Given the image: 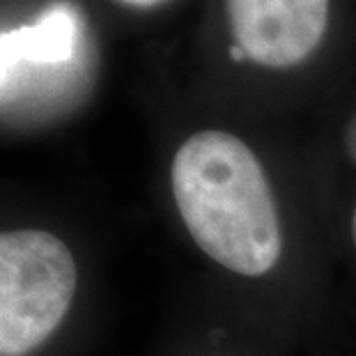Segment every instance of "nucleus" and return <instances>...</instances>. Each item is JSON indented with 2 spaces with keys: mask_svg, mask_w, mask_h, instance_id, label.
Instances as JSON below:
<instances>
[{
  "mask_svg": "<svg viewBox=\"0 0 356 356\" xmlns=\"http://www.w3.org/2000/svg\"><path fill=\"white\" fill-rule=\"evenodd\" d=\"M184 225L204 253L241 276H264L283 251L269 179L246 143L225 131L184 140L170 168Z\"/></svg>",
  "mask_w": 356,
  "mask_h": 356,
  "instance_id": "f257e3e1",
  "label": "nucleus"
},
{
  "mask_svg": "<svg viewBox=\"0 0 356 356\" xmlns=\"http://www.w3.org/2000/svg\"><path fill=\"white\" fill-rule=\"evenodd\" d=\"M76 283L74 255L56 234L0 232V356L40 347L63 324Z\"/></svg>",
  "mask_w": 356,
  "mask_h": 356,
  "instance_id": "f03ea898",
  "label": "nucleus"
},
{
  "mask_svg": "<svg viewBox=\"0 0 356 356\" xmlns=\"http://www.w3.org/2000/svg\"><path fill=\"white\" fill-rule=\"evenodd\" d=\"M234 44L248 60L285 70L317 49L329 24V0H225Z\"/></svg>",
  "mask_w": 356,
  "mask_h": 356,
  "instance_id": "7ed1b4c3",
  "label": "nucleus"
},
{
  "mask_svg": "<svg viewBox=\"0 0 356 356\" xmlns=\"http://www.w3.org/2000/svg\"><path fill=\"white\" fill-rule=\"evenodd\" d=\"M79 21L67 5H53L35 24L0 35V86L21 63L63 65L76 53Z\"/></svg>",
  "mask_w": 356,
  "mask_h": 356,
  "instance_id": "20e7f679",
  "label": "nucleus"
},
{
  "mask_svg": "<svg viewBox=\"0 0 356 356\" xmlns=\"http://www.w3.org/2000/svg\"><path fill=\"white\" fill-rule=\"evenodd\" d=\"M345 145H347V152L356 161V115L352 118V122L347 124V131H345Z\"/></svg>",
  "mask_w": 356,
  "mask_h": 356,
  "instance_id": "39448f33",
  "label": "nucleus"
},
{
  "mask_svg": "<svg viewBox=\"0 0 356 356\" xmlns=\"http://www.w3.org/2000/svg\"><path fill=\"white\" fill-rule=\"evenodd\" d=\"M127 5H136V7H149V5H156L161 3V0H122Z\"/></svg>",
  "mask_w": 356,
  "mask_h": 356,
  "instance_id": "423d86ee",
  "label": "nucleus"
},
{
  "mask_svg": "<svg viewBox=\"0 0 356 356\" xmlns=\"http://www.w3.org/2000/svg\"><path fill=\"white\" fill-rule=\"evenodd\" d=\"M352 234H354V246H356V211H354V223H352Z\"/></svg>",
  "mask_w": 356,
  "mask_h": 356,
  "instance_id": "0eeeda50",
  "label": "nucleus"
}]
</instances>
